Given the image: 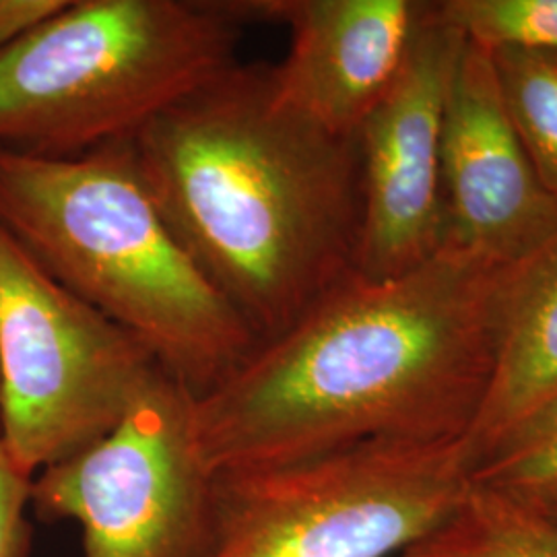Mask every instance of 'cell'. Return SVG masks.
<instances>
[{"label": "cell", "mask_w": 557, "mask_h": 557, "mask_svg": "<svg viewBox=\"0 0 557 557\" xmlns=\"http://www.w3.org/2000/svg\"><path fill=\"white\" fill-rule=\"evenodd\" d=\"M471 483L537 510L557 504V391L494 440L471 465Z\"/></svg>", "instance_id": "cell-13"}, {"label": "cell", "mask_w": 557, "mask_h": 557, "mask_svg": "<svg viewBox=\"0 0 557 557\" xmlns=\"http://www.w3.org/2000/svg\"><path fill=\"white\" fill-rule=\"evenodd\" d=\"M195 395L161 370L119 425L32 479L44 522L75 520L85 557H209L213 479L195 432Z\"/></svg>", "instance_id": "cell-7"}, {"label": "cell", "mask_w": 557, "mask_h": 557, "mask_svg": "<svg viewBox=\"0 0 557 557\" xmlns=\"http://www.w3.org/2000/svg\"><path fill=\"white\" fill-rule=\"evenodd\" d=\"M232 0H69L0 52V147L75 158L140 128L238 62Z\"/></svg>", "instance_id": "cell-4"}, {"label": "cell", "mask_w": 557, "mask_h": 557, "mask_svg": "<svg viewBox=\"0 0 557 557\" xmlns=\"http://www.w3.org/2000/svg\"><path fill=\"white\" fill-rule=\"evenodd\" d=\"M471 490L462 442L370 440L213 479L209 557H391L432 533Z\"/></svg>", "instance_id": "cell-5"}, {"label": "cell", "mask_w": 557, "mask_h": 557, "mask_svg": "<svg viewBox=\"0 0 557 557\" xmlns=\"http://www.w3.org/2000/svg\"><path fill=\"white\" fill-rule=\"evenodd\" d=\"M397 557H557V518L471 483L457 510Z\"/></svg>", "instance_id": "cell-12"}, {"label": "cell", "mask_w": 557, "mask_h": 557, "mask_svg": "<svg viewBox=\"0 0 557 557\" xmlns=\"http://www.w3.org/2000/svg\"><path fill=\"white\" fill-rule=\"evenodd\" d=\"M462 46L425 2L397 77L359 124V277H397L446 246L442 135Z\"/></svg>", "instance_id": "cell-8"}, {"label": "cell", "mask_w": 557, "mask_h": 557, "mask_svg": "<svg viewBox=\"0 0 557 557\" xmlns=\"http://www.w3.org/2000/svg\"><path fill=\"white\" fill-rule=\"evenodd\" d=\"M160 372L0 225V442L20 471L36 478L103 438Z\"/></svg>", "instance_id": "cell-6"}, {"label": "cell", "mask_w": 557, "mask_h": 557, "mask_svg": "<svg viewBox=\"0 0 557 557\" xmlns=\"http://www.w3.org/2000/svg\"><path fill=\"white\" fill-rule=\"evenodd\" d=\"M506 269L446 244L397 277L354 271L195 397L207 467L285 465L370 440L465 442L494 376Z\"/></svg>", "instance_id": "cell-1"}, {"label": "cell", "mask_w": 557, "mask_h": 557, "mask_svg": "<svg viewBox=\"0 0 557 557\" xmlns=\"http://www.w3.org/2000/svg\"><path fill=\"white\" fill-rule=\"evenodd\" d=\"M557 391V234L508 267L496 306V366L465 446L471 465L504 430Z\"/></svg>", "instance_id": "cell-11"}, {"label": "cell", "mask_w": 557, "mask_h": 557, "mask_svg": "<svg viewBox=\"0 0 557 557\" xmlns=\"http://www.w3.org/2000/svg\"><path fill=\"white\" fill-rule=\"evenodd\" d=\"M0 225L195 397L259 347L163 218L131 139L75 158L0 147Z\"/></svg>", "instance_id": "cell-3"}, {"label": "cell", "mask_w": 557, "mask_h": 557, "mask_svg": "<svg viewBox=\"0 0 557 557\" xmlns=\"http://www.w3.org/2000/svg\"><path fill=\"white\" fill-rule=\"evenodd\" d=\"M490 52L518 139L557 199V52L515 46Z\"/></svg>", "instance_id": "cell-14"}, {"label": "cell", "mask_w": 557, "mask_h": 557, "mask_svg": "<svg viewBox=\"0 0 557 557\" xmlns=\"http://www.w3.org/2000/svg\"><path fill=\"white\" fill-rule=\"evenodd\" d=\"M69 0H0V52L59 15Z\"/></svg>", "instance_id": "cell-16"}, {"label": "cell", "mask_w": 557, "mask_h": 557, "mask_svg": "<svg viewBox=\"0 0 557 557\" xmlns=\"http://www.w3.org/2000/svg\"><path fill=\"white\" fill-rule=\"evenodd\" d=\"M448 239L512 267L557 234V199L539 178L499 94L492 52L465 38L442 135Z\"/></svg>", "instance_id": "cell-9"}, {"label": "cell", "mask_w": 557, "mask_h": 557, "mask_svg": "<svg viewBox=\"0 0 557 557\" xmlns=\"http://www.w3.org/2000/svg\"><path fill=\"white\" fill-rule=\"evenodd\" d=\"M131 145L163 218L260 343L356 271L358 140L287 106L273 66L238 60Z\"/></svg>", "instance_id": "cell-2"}, {"label": "cell", "mask_w": 557, "mask_h": 557, "mask_svg": "<svg viewBox=\"0 0 557 557\" xmlns=\"http://www.w3.org/2000/svg\"><path fill=\"white\" fill-rule=\"evenodd\" d=\"M248 23H277L289 52L273 66L278 96L324 131L356 139L397 77L425 2L232 0Z\"/></svg>", "instance_id": "cell-10"}, {"label": "cell", "mask_w": 557, "mask_h": 557, "mask_svg": "<svg viewBox=\"0 0 557 557\" xmlns=\"http://www.w3.org/2000/svg\"><path fill=\"white\" fill-rule=\"evenodd\" d=\"M541 512H545V515H557V504L554 508H549V510H541Z\"/></svg>", "instance_id": "cell-17"}, {"label": "cell", "mask_w": 557, "mask_h": 557, "mask_svg": "<svg viewBox=\"0 0 557 557\" xmlns=\"http://www.w3.org/2000/svg\"><path fill=\"white\" fill-rule=\"evenodd\" d=\"M549 517H556L557 518V515H549Z\"/></svg>", "instance_id": "cell-18"}, {"label": "cell", "mask_w": 557, "mask_h": 557, "mask_svg": "<svg viewBox=\"0 0 557 557\" xmlns=\"http://www.w3.org/2000/svg\"><path fill=\"white\" fill-rule=\"evenodd\" d=\"M32 479L17 469L0 442V557L29 554L32 524L25 510L29 508Z\"/></svg>", "instance_id": "cell-15"}]
</instances>
